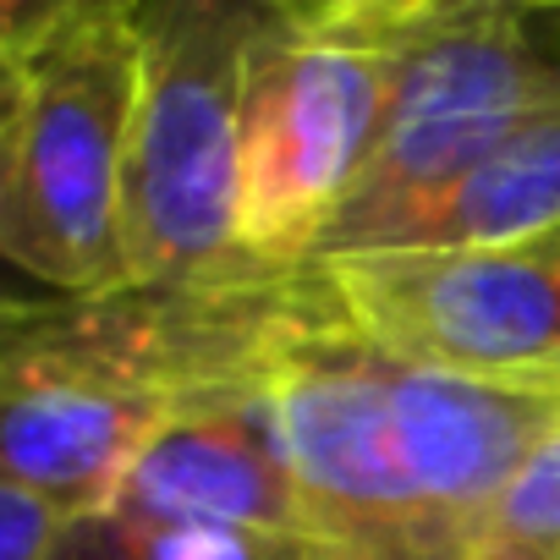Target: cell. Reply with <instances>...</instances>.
<instances>
[{"mask_svg": "<svg viewBox=\"0 0 560 560\" xmlns=\"http://www.w3.org/2000/svg\"><path fill=\"white\" fill-rule=\"evenodd\" d=\"M18 94H23V56H0V149H7V132H12V116H18ZM50 303V292H34L28 280H18L7 264H0V352H7Z\"/></svg>", "mask_w": 560, "mask_h": 560, "instance_id": "obj_12", "label": "cell"}, {"mask_svg": "<svg viewBox=\"0 0 560 560\" xmlns=\"http://www.w3.org/2000/svg\"><path fill=\"white\" fill-rule=\"evenodd\" d=\"M242 280L50 303L0 352V483L72 516L105 511L187 385L225 352Z\"/></svg>", "mask_w": 560, "mask_h": 560, "instance_id": "obj_2", "label": "cell"}, {"mask_svg": "<svg viewBox=\"0 0 560 560\" xmlns=\"http://www.w3.org/2000/svg\"><path fill=\"white\" fill-rule=\"evenodd\" d=\"M258 275L236 292V325L225 352L187 385L171 418L154 429L110 511L165 527L275 533L298 538V478L280 418L247 363V314Z\"/></svg>", "mask_w": 560, "mask_h": 560, "instance_id": "obj_8", "label": "cell"}, {"mask_svg": "<svg viewBox=\"0 0 560 560\" xmlns=\"http://www.w3.org/2000/svg\"><path fill=\"white\" fill-rule=\"evenodd\" d=\"M555 105L560 83L527 45L516 0H396L385 127L336 214L423 192Z\"/></svg>", "mask_w": 560, "mask_h": 560, "instance_id": "obj_7", "label": "cell"}, {"mask_svg": "<svg viewBox=\"0 0 560 560\" xmlns=\"http://www.w3.org/2000/svg\"><path fill=\"white\" fill-rule=\"evenodd\" d=\"M247 363L287 434L314 560H467L500 489L560 429V385L467 380L369 347L314 264L258 275Z\"/></svg>", "mask_w": 560, "mask_h": 560, "instance_id": "obj_1", "label": "cell"}, {"mask_svg": "<svg viewBox=\"0 0 560 560\" xmlns=\"http://www.w3.org/2000/svg\"><path fill=\"white\" fill-rule=\"evenodd\" d=\"M314 269L336 314L396 363L560 385V264L538 247L358 253Z\"/></svg>", "mask_w": 560, "mask_h": 560, "instance_id": "obj_6", "label": "cell"}, {"mask_svg": "<svg viewBox=\"0 0 560 560\" xmlns=\"http://www.w3.org/2000/svg\"><path fill=\"white\" fill-rule=\"evenodd\" d=\"M467 560H560V429L500 489Z\"/></svg>", "mask_w": 560, "mask_h": 560, "instance_id": "obj_11", "label": "cell"}, {"mask_svg": "<svg viewBox=\"0 0 560 560\" xmlns=\"http://www.w3.org/2000/svg\"><path fill=\"white\" fill-rule=\"evenodd\" d=\"M258 7L138 0V110L127 149L132 292H203L258 275L236 236V105Z\"/></svg>", "mask_w": 560, "mask_h": 560, "instance_id": "obj_5", "label": "cell"}, {"mask_svg": "<svg viewBox=\"0 0 560 560\" xmlns=\"http://www.w3.org/2000/svg\"><path fill=\"white\" fill-rule=\"evenodd\" d=\"M45 560H314L303 538L275 533H220V527H165L121 511L72 516Z\"/></svg>", "mask_w": 560, "mask_h": 560, "instance_id": "obj_10", "label": "cell"}, {"mask_svg": "<svg viewBox=\"0 0 560 560\" xmlns=\"http://www.w3.org/2000/svg\"><path fill=\"white\" fill-rule=\"evenodd\" d=\"M61 12V0H0V56H23Z\"/></svg>", "mask_w": 560, "mask_h": 560, "instance_id": "obj_14", "label": "cell"}, {"mask_svg": "<svg viewBox=\"0 0 560 560\" xmlns=\"http://www.w3.org/2000/svg\"><path fill=\"white\" fill-rule=\"evenodd\" d=\"M527 247H538L544 258H555V264H560V225H555L549 236H538V242H527Z\"/></svg>", "mask_w": 560, "mask_h": 560, "instance_id": "obj_16", "label": "cell"}, {"mask_svg": "<svg viewBox=\"0 0 560 560\" xmlns=\"http://www.w3.org/2000/svg\"><path fill=\"white\" fill-rule=\"evenodd\" d=\"M396 83V0L258 7L236 105V236L258 275L308 264L358 192Z\"/></svg>", "mask_w": 560, "mask_h": 560, "instance_id": "obj_4", "label": "cell"}, {"mask_svg": "<svg viewBox=\"0 0 560 560\" xmlns=\"http://www.w3.org/2000/svg\"><path fill=\"white\" fill-rule=\"evenodd\" d=\"M67 522L72 511H61L56 500L0 483V560H45Z\"/></svg>", "mask_w": 560, "mask_h": 560, "instance_id": "obj_13", "label": "cell"}, {"mask_svg": "<svg viewBox=\"0 0 560 560\" xmlns=\"http://www.w3.org/2000/svg\"><path fill=\"white\" fill-rule=\"evenodd\" d=\"M522 7V28H527V45L538 50V61L555 72L560 83V0H516Z\"/></svg>", "mask_w": 560, "mask_h": 560, "instance_id": "obj_15", "label": "cell"}, {"mask_svg": "<svg viewBox=\"0 0 560 560\" xmlns=\"http://www.w3.org/2000/svg\"><path fill=\"white\" fill-rule=\"evenodd\" d=\"M560 225V105L483 149L445 182L396 203L336 214L308 264L358 253H483L527 247Z\"/></svg>", "mask_w": 560, "mask_h": 560, "instance_id": "obj_9", "label": "cell"}, {"mask_svg": "<svg viewBox=\"0 0 560 560\" xmlns=\"http://www.w3.org/2000/svg\"><path fill=\"white\" fill-rule=\"evenodd\" d=\"M138 110V0H61L23 50L0 149V264L34 292L94 303L127 280V149Z\"/></svg>", "mask_w": 560, "mask_h": 560, "instance_id": "obj_3", "label": "cell"}]
</instances>
